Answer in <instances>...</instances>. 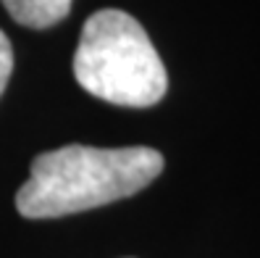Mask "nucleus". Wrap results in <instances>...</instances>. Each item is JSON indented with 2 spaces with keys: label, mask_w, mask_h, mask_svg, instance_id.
<instances>
[{
  "label": "nucleus",
  "mask_w": 260,
  "mask_h": 258,
  "mask_svg": "<svg viewBox=\"0 0 260 258\" xmlns=\"http://www.w3.org/2000/svg\"><path fill=\"white\" fill-rule=\"evenodd\" d=\"M163 171V156L152 148L66 145L40 153L16 195L26 219H55L89 211L145 190Z\"/></svg>",
  "instance_id": "1"
},
{
  "label": "nucleus",
  "mask_w": 260,
  "mask_h": 258,
  "mask_svg": "<svg viewBox=\"0 0 260 258\" xmlns=\"http://www.w3.org/2000/svg\"><path fill=\"white\" fill-rule=\"evenodd\" d=\"M74 77L89 95L129 108L155 105L168 87L166 66L142 24L116 8L98 11L84 21Z\"/></svg>",
  "instance_id": "2"
},
{
  "label": "nucleus",
  "mask_w": 260,
  "mask_h": 258,
  "mask_svg": "<svg viewBox=\"0 0 260 258\" xmlns=\"http://www.w3.org/2000/svg\"><path fill=\"white\" fill-rule=\"evenodd\" d=\"M11 71H13V48H11L8 37L0 32V95H3V90L8 84Z\"/></svg>",
  "instance_id": "4"
},
{
  "label": "nucleus",
  "mask_w": 260,
  "mask_h": 258,
  "mask_svg": "<svg viewBox=\"0 0 260 258\" xmlns=\"http://www.w3.org/2000/svg\"><path fill=\"white\" fill-rule=\"evenodd\" d=\"M11 19L29 29H48L69 16L71 0H3Z\"/></svg>",
  "instance_id": "3"
}]
</instances>
